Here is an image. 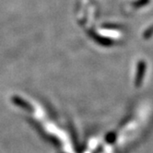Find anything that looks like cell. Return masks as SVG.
<instances>
[{
    "mask_svg": "<svg viewBox=\"0 0 153 153\" xmlns=\"http://www.w3.org/2000/svg\"><path fill=\"white\" fill-rule=\"evenodd\" d=\"M145 72V64L144 62H140L138 63V69L137 73V79H136V83L137 85H140L142 79H143V74Z\"/></svg>",
    "mask_w": 153,
    "mask_h": 153,
    "instance_id": "cell-1",
    "label": "cell"
}]
</instances>
